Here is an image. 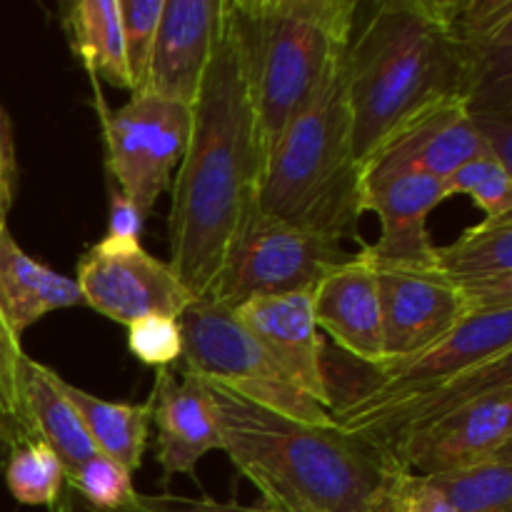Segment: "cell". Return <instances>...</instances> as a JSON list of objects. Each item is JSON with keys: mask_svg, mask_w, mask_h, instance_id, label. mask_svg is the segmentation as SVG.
Listing matches in <instances>:
<instances>
[{"mask_svg": "<svg viewBox=\"0 0 512 512\" xmlns=\"http://www.w3.org/2000/svg\"><path fill=\"white\" fill-rule=\"evenodd\" d=\"M193 113L188 105L153 93H130V100L105 115L108 168L118 190L148 215L173 185L183 160Z\"/></svg>", "mask_w": 512, "mask_h": 512, "instance_id": "10", "label": "cell"}, {"mask_svg": "<svg viewBox=\"0 0 512 512\" xmlns=\"http://www.w3.org/2000/svg\"><path fill=\"white\" fill-rule=\"evenodd\" d=\"M5 485L20 505L48 508L50 512H70L65 505V470L58 455L40 440L15 450L5 463Z\"/></svg>", "mask_w": 512, "mask_h": 512, "instance_id": "26", "label": "cell"}, {"mask_svg": "<svg viewBox=\"0 0 512 512\" xmlns=\"http://www.w3.org/2000/svg\"><path fill=\"white\" fill-rule=\"evenodd\" d=\"M383 512H455L428 475L403 473L390 490Z\"/></svg>", "mask_w": 512, "mask_h": 512, "instance_id": "33", "label": "cell"}, {"mask_svg": "<svg viewBox=\"0 0 512 512\" xmlns=\"http://www.w3.org/2000/svg\"><path fill=\"white\" fill-rule=\"evenodd\" d=\"M128 350L143 365L165 370L183 355V333L178 318L150 315L128 325Z\"/></svg>", "mask_w": 512, "mask_h": 512, "instance_id": "32", "label": "cell"}, {"mask_svg": "<svg viewBox=\"0 0 512 512\" xmlns=\"http://www.w3.org/2000/svg\"><path fill=\"white\" fill-rule=\"evenodd\" d=\"M448 198L453 195H470L485 218L512 215V170L500 163L490 150H483L460 165L453 175L443 180Z\"/></svg>", "mask_w": 512, "mask_h": 512, "instance_id": "29", "label": "cell"}, {"mask_svg": "<svg viewBox=\"0 0 512 512\" xmlns=\"http://www.w3.org/2000/svg\"><path fill=\"white\" fill-rule=\"evenodd\" d=\"M512 453V385L488 390L413 430L393 448L395 463L415 475H445Z\"/></svg>", "mask_w": 512, "mask_h": 512, "instance_id": "12", "label": "cell"}, {"mask_svg": "<svg viewBox=\"0 0 512 512\" xmlns=\"http://www.w3.org/2000/svg\"><path fill=\"white\" fill-rule=\"evenodd\" d=\"M220 443L263 495L283 512H383L408 470L393 455L335 423H308L260 408L205 380Z\"/></svg>", "mask_w": 512, "mask_h": 512, "instance_id": "2", "label": "cell"}, {"mask_svg": "<svg viewBox=\"0 0 512 512\" xmlns=\"http://www.w3.org/2000/svg\"><path fill=\"white\" fill-rule=\"evenodd\" d=\"M260 135L270 150L290 115L343 58L355 0H228Z\"/></svg>", "mask_w": 512, "mask_h": 512, "instance_id": "5", "label": "cell"}, {"mask_svg": "<svg viewBox=\"0 0 512 512\" xmlns=\"http://www.w3.org/2000/svg\"><path fill=\"white\" fill-rule=\"evenodd\" d=\"M505 353H512V308L470 315L430 348L383 363H363L325 345L328 413L345 418L400 403Z\"/></svg>", "mask_w": 512, "mask_h": 512, "instance_id": "6", "label": "cell"}, {"mask_svg": "<svg viewBox=\"0 0 512 512\" xmlns=\"http://www.w3.org/2000/svg\"><path fill=\"white\" fill-rule=\"evenodd\" d=\"M363 250V248H360ZM370 260L378 280L385 360L408 358L453 333L470 310L430 260Z\"/></svg>", "mask_w": 512, "mask_h": 512, "instance_id": "11", "label": "cell"}, {"mask_svg": "<svg viewBox=\"0 0 512 512\" xmlns=\"http://www.w3.org/2000/svg\"><path fill=\"white\" fill-rule=\"evenodd\" d=\"M483 150L488 148L480 140L468 108L458 95H450L405 120L373 158L395 160L445 180Z\"/></svg>", "mask_w": 512, "mask_h": 512, "instance_id": "21", "label": "cell"}, {"mask_svg": "<svg viewBox=\"0 0 512 512\" xmlns=\"http://www.w3.org/2000/svg\"><path fill=\"white\" fill-rule=\"evenodd\" d=\"M190 113L188 148L170 185L168 268L198 300L208 298L230 248L258 210L268 158L228 0L218 48Z\"/></svg>", "mask_w": 512, "mask_h": 512, "instance_id": "1", "label": "cell"}, {"mask_svg": "<svg viewBox=\"0 0 512 512\" xmlns=\"http://www.w3.org/2000/svg\"><path fill=\"white\" fill-rule=\"evenodd\" d=\"M20 395H23L25 415L33 425L35 440L45 443L58 455L65 475H70L80 465L88 463L93 455H98L88 433H85L83 423H80L78 410L60 393L53 368L40 365L38 360L23 355V363H20Z\"/></svg>", "mask_w": 512, "mask_h": 512, "instance_id": "23", "label": "cell"}, {"mask_svg": "<svg viewBox=\"0 0 512 512\" xmlns=\"http://www.w3.org/2000/svg\"><path fill=\"white\" fill-rule=\"evenodd\" d=\"M178 325L183 333V373L223 385L250 403L288 418L333 423L328 410L295 385L230 308L198 298L183 310Z\"/></svg>", "mask_w": 512, "mask_h": 512, "instance_id": "7", "label": "cell"}, {"mask_svg": "<svg viewBox=\"0 0 512 512\" xmlns=\"http://www.w3.org/2000/svg\"><path fill=\"white\" fill-rule=\"evenodd\" d=\"M75 283L83 295V305L125 328L150 315L180 318L195 300L168 263L153 258L143 248L105 253L93 245L80 258Z\"/></svg>", "mask_w": 512, "mask_h": 512, "instance_id": "13", "label": "cell"}, {"mask_svg": "<svg viewBox=\"0 0 512 512\" xmlns=\"http://www.w3.org/2000/svg\"><path fill=\"white\" fill-rule=\"evenodd\" d=\"M512 385V353L498 355L455 378L445 380L443 385L425 390V393L405 398L400 403L385 405V408L370 410L360 415H345V418H330L338 428L360 435L368 443L378 445L385 453L393 455V448L413 430L435 423L450 410L460 408L468 400L488 393V390ZM395 460V458H393Z\"/></svg>", "mask_w": 512, "mask_h": 512, "instance_id": "18", "label": "cell"}, {"mask_svg": "<svg viewBox=\"0 0 512 512\" xmlns=\"http://www.w3.org/2000/svg\"><path fill=\"white\" fill-rule=\"evenodd\" d=\"M65 485H70L93 512H125L138 493L133 488V473L100 453L65 475Z\"/></svg>", "mask_w": 512, "mask_h": 512, "instance_id": "30", "label": "cell"}, {"mask_svg": "<svg viewBox=\"0 0 512 512\" xmlns=\"http://www.w3.org/2000/svg\"><path fill=\"white\" fill-rule=\"evenodd\" d=\"M448 200L443 180L388 158L363 165V210L380 220L378 243L363 245L375 260H430L428 215Z\"/></svg>", "mask_w": 512, "mask_h": 512, "instance_id": "14", "label": "cell"}, {"mask_svg": "<svg viewBox=\"0 0 512 512\" xmlns=\"http://www.w3.org/2000/svg\"><path fill=\"white\" fill-rule=\"evenodd\" d=\"M353 150L368 163L425 105L458 95L463 58L448 0H383L353 28L340 60Z\"/></svg>", "mask_w": 512, "mask_h": 512, "instance_id": "3", "label": "cell"}, {"mask_svg": "<svg viewBox=\"0 0 512 512\" xmlns=\"http://www.w3.org/2000/svg\"><path fill=\"white\" fill-rule=\"evenodd\" d=\"M430 480L455 512H512V453Z\"/></svg>", "mask_w": 512, "mask_h": 512, "instance_id": "27", "label": "cell"}, {"mask_svg": "<svg viewBox=\"0 0 512 512\" xmlns=\"http://www.w3.org/2000/svg\"><path fill=\"white\" fill-rule=\"evenodd\" d=\"M125 512H283L268 508V505H240V503H220L210 498H180V495L160 493L143 495L135 493L133 503Z\"/></svg>", "mask_w": 512, "mask_h": 512, "instance_id": "35", "label": "cell"}, {"mask_svg": "<svg viewBox=\"0 0 512 512\" xmlns=\"http://www.w3.org/2000/svg\"><path fill=\"white\" fill-rule=\"evenodd\" d=\"M340 60L270 145L258 210L293 228L358 240L363 165L353 150Z\"/></svg>", "mask_w": 512, "mask_h": 512, "instance_id": "4", "label": "cell"}, {"mask_svg": "<svg viewBox=\"0 0 512 512\" xmlns=\"http://www.w3.org/2000/svg\"><path fill=\"white\" fill-rule=\"evenodd\" d=\"M433 263L460 293L470 315L512 308V215L485 218L450 245H435Z\"/></svg>", "mask_w": 512, "mask_h": 512, "instance_id": "20", "label": "cell"}, {"mask_svg": "<svg viewBox=\"0 0 512 512\" xmlns=\"http://www.w3.org/2000/svg\"><path fill=\"white\" fill-rule=\"evenodd\" d=\"M0 323H3V320H0Z\"/></svg>", "mask_w": 512, "mask_h": 512, "instance_id": "37", "label": "cell"}, {"mask_svg": "<svg viewBox=\"0 0 512 512\" xmlns=\"http://www.w3.org/2000/svg\"><path fill=\"white\" fill-rule=\"evenodd\" d=\"M223 13L225 0H165L148 78L138 93L193 108L218 48Z\"/></svg>", "mask_w": 512, "mask_h": 512, "instance_id": "15", "label": "cell"}, {"mask_svg": "<svg viewBox=\"0 0 512 512\" xmlns=\"http://www.w3.org/2000/svg\"><path fill=\"white\" fill-rule=\"evenodd\" d=\"M165 0H118L120 30H123L125 68L130 78V93L143 90L158 38L160 15Z\"/></svg>", "mask_w": 512, "mask_h": 512, "instance_id": "31", "label": "cell"}, {"mask_svg": "<svg viewBox=\"0 0 512 512\" xmlns=\"http://www.w3.org/2000/svg\"><path fill=\"white\" fill-rule=\"evenodd\" d=\"M148 400L153 408L150 425H155V458L165 480L173 475H193L203 455L223 448L203 378L183 373L178 380L168 370H158Z\"/></svg>", "mask_w": 512, "mask_h": 512, "instance_id": "17", "label": "cell"}, {"mask_svg": "<svg viewBox=\"0 0 512 512\" xmlns=\"http://www.w3.org/2000/svg\"><path fill=\"white\" fill-rule=\"evenodd\" d=\"M233 313L283 365L295 385L328 410L323 380L325 343L313 315V293L258 295L233 308Z\"/></svg>", "mask_w": 512, "mask_h": 512, "instance_id": "16", "label": "cell"}, {"mask_svg": "<svg viewBox=\"0 0 512 512\" xmlns=\"http://www.w3.org/2000/svg\"><path fill=\"white\" fill-rule=\"evenodd\" d=\"M353 258L343 240L293 228L255 210L230 248L208 298L238 308L258 295L313 293L315 285Z\"/></svg>", "mask_w": 512, "mask_h": 512, "instance_id": "8", "label": "cell"}, {"mask_svg": "<svg viewBox=\"0 0 512 512\" xmlns=\"http://www.w3.org/2000/svg\"><path fill=\"white\" fill-rule=\"evenodd\" d=\"M463 58L460 100L485 148L512 170V3L448 0Z\"/></svg>", "mask_w": 512, "mask_h": 512, "instance_id": "9", "label": "cell"}, {"mask_svg": "<svg viewBox=\"0 0 512 512\" xmlns=\"http://www.w3.org/2000/svg\"><path fill=\"white\" fill-rule=\"evenodd\" d=\"M18 185V150H15L13 118L0 100V230L8 228V213Z\"/></svg>", "mask_w": 512, "mask_h": 512, "instance_id": "36", "label": "cell"}, {"mask_svg": "<svg viewBox=\"0 0 512 512\" xmlns=\"http://www.w3.org/2000/svg\"><path fill=\"white\" fill-rule=\"evenodd\" d=\"M68 28L90 73L130 90L118 0H78L68 8Z\"/></svg>", "mask_w": 512, "mask_h": 512, "instance_id": "25", "label": "cell"}, {"mask_svg": "<svg viewBox=\"0 0 512 512\" xmlns=\"http://www.w3.org/2000/svg\"><path fill=\"white\" fill-rule=\"evenodd\" d=\"M55 383H58L60 393L68 398V403L78 410L80 423L95 450L123 465L128 473H135L143 463L145 445H148L150 415H153L150 400L140 405L110 403V400L95 398V395L75 388L58 373H55Z\"/></svg>", "mask_w": 512, "mask_h": 512, "instance_id": "24", "label": "cell"}, {"mask_svg": "<svg viewBox=\"0 0 512 512\" xmlns=\"http://www.w3.org/2000/svg\"><path fill=\"white\" fill-rule=\"evenodd\" d=\"M20 338L0 323V473L10 455L33 443L35 433L23 408L20 395V363H23Z\"/></svg>", "mask_w": 512, "mask_h": 512, "instance_id": "28", "label": "cell"}, {"mask_svg": "<svg viewBox=\"0 0 512 512\" xmlns=\"http://www.w3.org/2000/svg\"><path fill=\"white\" fill-rule=\"evenodd\" d=\"M83 305L75 278L45 268L15 243L10 228L0 230V320L23 335L43 315Z\"/></svg>", "mask_w": 512, "mask_h": 512, "instance_id": "22", "label": "cell"}, {"mask_svg": "<svg viewBox=\"0 0 512 512\" xmlns=\"http://www.w3.org/2000/svg\"><path fill=\"white\" fill-rule=\"evenodd\" d=\"M143 220L145 215L120 190H113L110 193L108 233L103 235V240L95 248L105 250V253H128V250L140 248Z\"/></svg>", "mask_w": 512, "mask_h": 512, "instance_id": "34", "label": "cell"}, {"mask_svg": "<svg viewBox=\"0 0 512 512\" xmlns=\"http://www.w3.org/2000/svg\"><path fill=\"white\" fill-rule=\"evenodd\" d=\"M313 315L340 353L363 363L385 360L378 280L363 250L315 285Z\"/></svg>", "mask_w": 512, "mask_h": 512, "instance_id": "19", "label": "cell"}]
</instances>
